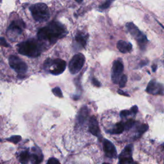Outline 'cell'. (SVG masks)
I'll use <instances>...</instances> for the list:
<instances>
[{"label":"cell","mask_w":164,"mask_h":164,"mask_svg":"<svg viewBox=\"0 0 164 164\" xmlns=\"http://www.w3.org/2000/svg\"><path fill=\"white\" fill-rule=\"evenodd\" d=\"M9 65L19 74H24L28 70L27 64L15 55H11L9 57Z\"/></svg>","instance_id":"obj_8"},{"label":"cell","mask_w":164,"mask_h":164,"mask_svg":"<svg viewBox=\"0 0 164 164\" xmlns=\"http://www.w3.org/2000/svg\"><path fill=\"white\" fill-rule=\"evenodd\" d=\"M114 2V0H106L105 3H103L100 6L101 10H105L110 6L111 4Z\"/></svg>","instance_id":"obj_23"},{"label":"cell","mask_w":164,"mask_h":164,"mask_svg":"<svg viewBox=\"0 0 164 164\" xmlns=\"http://www.w3.org/2000/svg\"><path fill=\"white\" fill-rule=\"evenodd\" d=\"M25 28V24L22 20L12 21L7 31V35L8 39L12 41H15L18 37L21 35L23 30Z\"/></svg>","instance_id":"obj_5"},{"label":"cell","mask_w":164,"mask_h":164,"mask_svg":"<svg viewBox=\"0 0 164 164\" xmlns=\"http://www.w3.org/2000/svg\"><path fill=\"white\" fill-rule=\"evenodd\" d=\"M89 109L87 107L85 106L81 108V110L78 113V116L77 117L78 122L80 124H83L86 121L87 118L89 117Z\"/></svg>","instance_id":"obj_15"},{"label":"cell","mask_w":164,"mask_h":164,"mask_svg":"<svg viewBox=\"0 0 164 164\" xmlns=\"http://www.w3.org/2000/svg\"><path fill=\"white\" fill-rule=\"evenodd\" d=\"M124 123H119L116 124L114 128L111 130V132H108L109 133H110L112 134H115V135H118V134H121L123 132V131L124 130Z\"/></svg>","instance_id":"obj_18"},{"label":"cell","mask_w":164,"mask_h":164,"mask_svg":"<svg viewBox=\"0 0 164 164\" xmlns=\"http://www.w3.org/2000/svg\"><path fill=\"white\" fill-rule=\"evenodd\" d=\"M133 164H137V163H133Z\"/></svg>","instance_id":"obj_36"},{"label":"cell","mask_w":164,"mask_h":164,"mask_svg":"<svg viewBox=\"0 0 164 164\" xmlns=\"http://www.w3.org/2000/svg\"><path fill=\"white\" fill-rule=\"evenodd\" d=\"M52 92L53 93V94L55 96H57V97H63L62 92L61 89H60L59 87H58L53 89Z\"/></svg>","instance_id":"obj_25"},{"label":"cell","mask_w":164,"mask_h":164,"mask_svg":"<svg viewBox=\"0 0 164 164\" xmlns=\"http://www.w3.org/2000/svg\"><path fill=\"white\" fill-rule=\"evenodd\" d=\"M112 80L115 84L119 83L120 79L123 76V72L124 71V65L122 62L119 60L116 61L112 65Z\"/></svg>","instance_id":"obj_9"},{"label":"cell","mask_w":164,"mask_h":164,"mask_svg":"<svg viewBox=\"0 0 164 164\" xmlns=\"http://www.w3.org/2000/svg\"><path fill=\"white\" fill-rule=\"evenodd\" d=\"M92 84L94 85H95L96 87H100L101 86V84H100V82L98 81L97 79H96L95 78H93L92 79Z\"/></svg>","instance_id":"obj_28"},{"label":"cell","mask_w":164,"mask_h":164,"mask_svg":"<svg viewBox=\"0 0 164 164\" xmlns=\"http://www.w3.org/2000/svg\"><path fill=\"white\" fill-rule=\"evenodd\" d=\"M156 69H157V65L156 64H154L152 65V70L153 72H155L156 71Z\"/></svg>","instance_id":"obj_32"},{"label":"cell","mask_w":164,"mask_h":164,"mask_svg":"<svg viewBox=\"0 0 164 164\" xmlns=\"http://www.w3.org/2000/svg\"><path fill=\"white\" fill-rule=\"evenodd\" d=\"M130 114H132V112H131L130 110H122L120 112V116L121 117H125Z\"/></svg>","instance_id":"obj_27"},{"label":"cell","mask_w":164,"mask_h":164,"mask_svg":"<svg viewBox=\"0 0 164 164\" xmlns=\"http://www.w3.org/2000/svg\"><path fill=\"white\" fill-rule=\"evenodd\" d=\"M135 124V121L133 119H129L124 123V129L125 130H129L132 128Z\"/></svg>","instance_id":"obj_22"},{"label":"cell","mask_w":164,"mask_h":164,"mask_svg":"<svg viewBox=\"0 0 164 164\" xmlns=\"http://www.w3.org/2000/svg\"><path fill=\"white\" fill-rule=\"evenodd\" d=\"M117 92L119 93V94H121V95H123V96H129V94H128L127 93L124 92V91H123V90H121V89L118 90Z\"/></svg>","instance_id":"obj_31"},{"label":"cell","mask_w":164,"mask_h":164,"mask_svg":"<svg viewBox=\"0 0 164 164\" xmlns=\"http://www.w3.org/2000/svg\"><path fill=\"white\" fill-rule=\"evenodd\" d=\"M87 41V35H85L83 33H78L75 37V42L78 45L80 46V48H84L86 46Z\"/></svg>","instance_id":"obj_16"},{"label":"cell","mask_w":164,"mask_h":164,"mask_svg":"<svg viewBox=\"0 0 164 164\" xmlns=\"http://www.w3.org/2000/svg\"><path fill=\"white\" fill-rule=\"evenodd\" d=\"M126 82H127V76H126V75L123 74L121 79H120L119 83L120 88H123V87H124L125 85H126Z\"/></svg>","instance_id":"obj_24"},{"label":"cell","mask_w":164,"mask_h":164,"mask_svg":"<svg viewBox=\"0 0 164 164\" xmlns=\"http://www.w3.org/2000/svg\"><path fill=\"white\" fill-rule=\"evenodd\" d=\"M103 164H109V163H103Z\"/></svg>","instance_id":"obj_35"},{"label":"cell","mask_w":164,"mask_h":164,"mask_svg":"<svg viewBox=\"0 0 164 164\" xmlns=\"http://www.w3.org/2000/svg\"><path fill=\"white\" fill-rule=\"evenodd\" d=\"M67 34L65 27L58 22L53 21L48 26L41 28L37 33L38 39L42 42L55 43Z\"/></svg>","instance_id":"obj_1"},{"label":"cell","mask_w":164,"mask_h":164,"mask_svg":"<svg viewBox=\"0 0 164 164\" xmlns=\"http://www.w3.org/2000/svg\"><path fill=\"white\" fill-rule=\"evenodd\" d=\"M30 10L33 18L36 21L45 22L50 18V10L44 3H39L33 5L30 7Z\"/></svg>","instance_id":"obj_3"},{"label":"cell","mask_w":164,"mask_h":164,"mask_svg":"<svg viewBox=\"0 0 164 164\" xmlns=\"http://www.w3.org/2000/svg\"><path fill=\"white\" fill-rule=\"evenodd\" d=\"M44 67L46 70H49L50 73L53 75H59L66 68V62L60 58L54 60L48 58L44 64Z\"/></svg>","instance_id":"obj_4"},{"label":"cell","mask_w":164,"mask_h":164,"mask_svg":"<svg viewBox=\"0 0 164 164\" xmlns=\"http://www.w3.org/2000/svg\"><path fill=\"white\" fill-rule=\"evenodd\" d=\"M131 112H132V114H136V113L138 112V107L137 106H133L132 108H131V110H130Z\"/></svg>","instance_id":"obj_29"},{"label":"cell","mask_w":164,"mask_h":164,"mask_svg":"<svg viewBox=\"0 0 164 164\" xmlns=\"http://www.w3.org/2000/svg\"><path fill=\"white\" fill-rule=\"evenodd\" d=\"M133 145L129 144L124 147V149L119 156V163L130 164L133 162L132 158Z\"/></svg>","instance_id":"obj_10"},{"label":"cell","mask_w":164,"mask_h":164,"mask_svg":"<svg viewBox=\"0 0 164 164\" xmlns=\"http://www.w3.org/2000/svg\"><path fill=\"white\" fill-rule=\"evenodd\" d=\"M47 164H61V163L56 158H51L48 160Z\"/></svg>","instance_id":"obj_26"},{"label":"cell","mask_w":164,"mask_h":164,"mask_svg":"<svg viewBox=\"0 0 164 164\" xmlns=\"http://www.w3.org/2000/svg\"><path fill=\"white\" fill-rule=\"evenodd\" d=\"M119 164H121V163H119Z\"/></svg>","instance_id":"obj_37"},{"label":"cell","mask_w":164,"mask_h":164,"mask_svg":"<svg viewBox=\"0 0 164 164\" xmlns=\"http://www.w3.org/2000/svg\"><path fill=\"white\" fill-rule=\"evenodd\" d=\"M89 130L93 135L97 136V137H99L101 135L99 124H98L97 119L94 116L91 117L89 119Z\"/></svg>","instance_id":"obj_13"},{"label":"cell","mask_w":164,"mask_h":164,"mask_svg":"<svg viewBox=\"0 0 164 164\" xmlns=\"http://www.w3.org/2000/svg\"><path fill=\"white\" fill-rule=\"evenodd\" d=\"M117 49L123 53H126L130 52L132 50V45L130 42H126V41L120 40L117 44Z\"/></svg>","instance_id":"obj_14"},{"label":"cell","mask_w":164,"mask_h":164,"mask_svg":"<svg viewBox=\"0 0 164 164\" xmlns=\"http://www.w3.org/2000/svg\"><path fill=\"white\" fill-rule=\"evenodd\" d=\"M30 156L31 155L28 151H25L22 152L19 155V162L22 164H27L30 160Z\"/></svg>","instance_id":"obj_19"},{"label":"cell","mask_w":164,"mask_h":164,"mask_svg":"<svg viewBox=\"0 0 164 164\" xmlns=\"http://www.w3.org/2000/svg\"><path fill=\"white\" fill-rule=\"evenodd\" d=\"M44 49V44L40 40L30 39L18 45L19 53L28 57H37Z\"/></svg>","instance_id":"obj_2"},{"label":"cell","mask_w":164,"mask_h":164,"mask_svg":"<svg viewBox=\"0 0 164 164\" xmlns=\"http://www.w3.org/2000/svg\"><path fill=\"white\" fill-rule=\"evenodd\" d=\"M146 92L153 95H163L164 94V87L155 80H151L147 86Z\"/></svg>","instance_id":"obj_11"},{"label":"cell","mask_w":164,"mask_h":164,"mask_svg":"<svg viewBox=\"0 0 164 164\" xmlns=\"http://www.w3.org/2000/svg\"><path fill=\"white\" fill-rule=\"evenodd\" d=\"M75 1L77 3H82L84 2V0H75Z\"/></svg>","instance_id":"obj_34"},{"label":"cell","mask_w":164,"mask_h":164,"mask_svg":"<svg viewBox=\"0 0 164 164\" xmlns=\"http://www.w3.org/2000/svg\"><path fill=\"white\" fill-rule=\"evenodd\" d=\"M103 150L105 151V155L110 158H115L117 156V151L114 145L110 140L104 139L103 141Z\"/></svg>","instance_id":"obj_12"},{"label":"cell","mask_w":164,"mask_h":164,"mask_svg":"<svg viewBox=\"0 0 164 164\" xmlns=\"http://www.w3.org/2000/svg\"><path fill=\"white\" fill-rule=\"evenodd\" d=\"M1 45L5 47H9V44L6 41H5V39L3 37L1 38Z\"/></svg>","instance_id":"obj_30"},{"label":"cell","mask_w":164,"mask_h":164,"mask_svg":"<svg viewBox=\"0 0 164 164\" xmlns=\"http://www.w3.org/2000/svg\"><path fill=\"white\" fill-rule=\"evenodd\" d=\"M147 64V62H146V61H143V62H141V63H140V67H143V66H144V65H146Z\"/></svg>","instance_id":"obj_33"},{"label":"cell","mask_w":164,"mask_h":164,"mask_svg":"<svg viewBox=\"0 0 164 164\" xmlns=\"http://www.w3.org/2000/svg\"><path fill=\"white\" fill-rule=\"evenodd\" d=\"M85 62V58L83 54L78 53L71 60L69 64V69L72 74H76L79 73L83 68Z\"/></svg>","instance_id":"obj_7"},{"label":"cell","mask_w":164,"mask_h":164,"mask_svg":"<svg viewBox=\"0 0 164 164\" xmlns=\"http://www.w3.org/2000/svg\"><path fill=\"white\" fill-rule=\"evenodd\" d=\"M126 28L128 31L130 33V34L135 38L136 41H137L140 49L144 50L147 42L146 36L144 34H143V33L139 30L137 27L132 23H127Z\"/></svg>","instance_id":"obj_6"},{"label":"cell","mask_w":164,"mask_h":164,"mask_svg":"<svg viewBox=\"0 0 164 164\" xmlns=\"http://www.w3.org/2000/svg\"><path fill=\"white\" fill-rule=\"evenodd\" d=\"M148 128H149V126L147 124H142L139 126L137 128V132L139 133V135H138L139 137H140L142 135H143L144 133H145L146 131L148 130Z\"/></svg>","instance_id":"obj_20"},{"label":"cell","mask_w":164,"mask_h":164,"mask_svg":"<svg viewBox=\"0 0 164 164\" xmlns=\"http://www.w3.org/2000/svg\"><path fill=\"white\" fill-rule=\"evenodd\" d=\"M21 139H22V138H21V136L14 135L8 139H7V140H8V142H10V143H12L14 144H18L21 140Z\"/></svg>","instance_id":"obj_21"},{"label":"cell","mask_w":164,"mask_h":164,"mask_svg":"<svg viewBox=\"0 0 164 164\" xmlns=\"http://www.w3.org/2000/svg\"><path fill=\"white\" fill-rule=\"evenodd\" d=\"M43 160V156L41 153V151L34 153L30 156V160L32 164H40Z\"/></svg>","instance_id":"obj_17"}]
</instances>
